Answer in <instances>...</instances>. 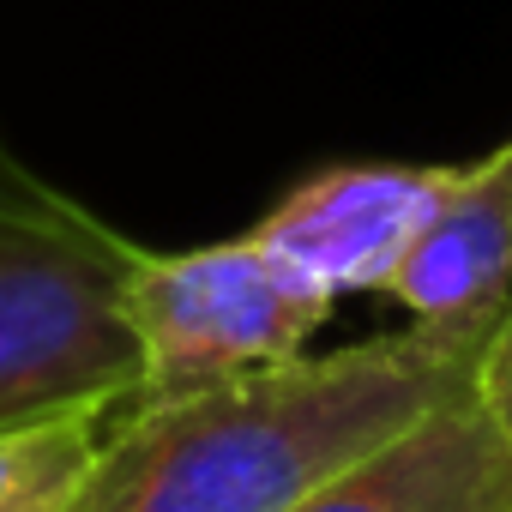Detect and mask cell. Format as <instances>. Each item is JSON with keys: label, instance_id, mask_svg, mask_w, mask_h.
I'll return each instance as SVG.
<instances>
[{"label": "cell", "instance_id": "1", "mask_svg": "<svg viewBox=\"0 0 512 512\" xmlns=\"http://www.w3.org/2000/svg\"><path fill=\"white\" fill-rule=\"evenodd\" d=\"M488 332H404L308 350L169 404H127L67 512H290L476 386Z\"/></svg>", "mask_w": 512, "mask_h": 512}, {"label": "cell", "instance_id": "2", "mask_svg": "<svg viewBox=\"0 0 512 512\" xmlns=\"http://www.w3.org/2000/svg\"><path fill=\"white\" fill-rule=\"evenodd\" d=\"M133 260L139 241L0 145V428L139 392V350L121 326Z\"/></svg>", "mask_w": 512, "mask_h": 512}, {"label": "cell", "instance_id": "3", "mask_svg": "<svg viewBox=\"0 0 512 512\" xmlns=\"http://www.w3.org/2000/svg\"><path fill=\"white\" fill-rule=\"evenodd\" d=\"M338 296L260 235L151 253L121 284V326L139 350V404H169L217 380L308 356Z\"/></svg>", "mask_w": 512, "mask_h": 512}, {"label": "cell", "instance_id": "4", "mask_svg": "<svg viewBox=\"0 0 512 512\" xmlns=\"http://www.w3.org/2000/svg\"><path fill=\"white\" fill-rule=\"evenodd\" d=\"M458 169L464 163H326L253 223V235L332 296H386L452 199Z\"/></svg>", "mask_w": 512, "mask_h": 512}, {"label": "cell", "instance_id": "5", "mask_svg": "<svg viewBox=\"0 0 512 512\" xmlns=\"http://www.w3.org/2000/svg\"><path fill=\"white\" fill-rule=\"evenodd\" d=\"M290 512H512V440L464 392Z\"/></svg>", "mask_w": 512, "mask_h": 512}, {"label": "cell", "instance_id": "6", "mask_svg": "<svg viewBox=\"0 0 512 512\" xmlns=\"http://www.w3.org/2000/svg\"><path fill=\"white\" fill-rule=\"evenodd\" d=\"M410 320L440 332H494L512 308V139L458 169L434 229L386 290Z\"/></svg>", "mask_w": 512, "mask_h": 512}, {"label": "cell", "instance_id": "7", "mask_svg": "<svg viewBox=\"0 0 512 512\" xmlns=\"http://www.w3.org/2000/svg\"><path fill=\"white\" fill-rule=\"evenodd\" d=\"M133 398H85L0 428V512H67Z\"/></svg>", "mask_w": 512, "mask_h": 512}, {"label": "cell", "instance_id": "8", "mask_svg": "<svg viewBox=\"0 0 512 512\" xmlns=\"http://www.w3.org/2000/svg\"><path fill=\"white\" fill-rule=\"evenodd\" d=\"M476 404L488 410V422L512 440V308L500 314V326L488 332L482 356H476Z\"/></svg>", "mask_w": 512, "mask_h": 512}]
</instances>
